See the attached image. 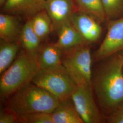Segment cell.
<instances>
[{"label": "cell", "instance_id": "obj_6", "mask_svg": "<svg viewBox=\"0 0 123 123\" xmlns=\"http://www.w3.org/2000/svg\"><path fill=\"white\" fill-rule=\"evenodd\" d=\"M92 85L78 86L71 99L84 123H100L103 115L93 96Z\"/></svg>", "mask_w": 123, "mask_h": 123}, {"label": "cell", "instance_id": "obj_10", "mask_svg": "<svg viewBox=\"0 0 123 123\" xmlns=\"http://www.w3.org/2000/svg\"><path fill=\"white\" fill-rule=\"evenodd\" d=\"M46 0H6L2 6L4 12L32 17L45 10Z\"/></svg>", "mask_w": 123, "mask_h": 123}, {"label": "cell", "instance_id": "obj_22", "mask_svg": "<svg viewBox=\"0 0 123 123\" xmlns=\"http://www.w3.org/2000/svg\"><path fill=\"white\" fill-rule=\"evenodd\" d=\"M106 118L108 123H123V103L113 114Z\"/></svg>", "mask_w": 123, "mask_h": 123}, {"label": "cell", "instance_id": "obj_9", "mask_svg": "<svg viewBox=\"0 0 123 123\" xmlns=\"http://www.w3.org/2000/svg\"><path fill=\"white\" fill-rule=\"evenodd\" d=\"M75 6L74 0H46L45 10L51 18L53 29L57 31L63 25L71 22Z\"/></svg>", "mask_w": 123, "mask_h": 123}, {"label": "cell", "instance_id": "obj_3", "mask_svg": "<svg viewBox=\"0 0 123 123\" xmlns=\"http://www.w3.org/2000/svg\"><path fill=\"white\" fill-rule=\"evenodd\" d=\"M39 70L37 58L23 50L12 63L1 74L0 79V96L6 98L31 82Z\"/></svg>", "mask_w": 123, "mask_h": 123}, {"label": "cell", "instance_id": "obj_13", "mask_svg": "<svg viewBox=\"0 0 123 123\" xmlns=\"http://www.w3.org/2000/svg\"><path fill=\"white\" fill-rule=\"evenodd\" d=\"M22 28L17 18L8 13L0 14V38L7 42L19 40Z\"/></svg>", "mask_w": 123, "mask_h": 123}, {"label": "cell", "instance_id": "obj_1", "mask_svg": "<svg viewBox=\"0 0 123 123\" xmlns=\"http://www.w3.org/2000/svg\"><path fill=\"white\" fill-rule=\"evenodd\" d=\"M92 85L101 113L106 118L123 103V52L101 60Z\"/></svg>", "mask_w": 123, "mask_h": 123}, {"label": "cell", "instance_id": "obj_19", "mask_svg": "<svg viewBox=\"0 0 123 123\" xmlns=\"http://www.w3.org/2000/svg\"><path fill=\"white\" fill-rule=\"evenodd\" d=\"M107 20L123 17V0H102Z\"/></svg>", "mask_w": 123, "mask_h": 123}, {"label": "cell", "instance_id": "obj_17", "mask_svg": "<svg viewBox=\"0 0 123 123\" xmlns=\"http://www.w3.org/2000/svg\"><path fill=\"white\" fill-rule=\"evenodd\" d=\"M20 48L18 42H7L0 41V74H1L15 60Z\"/></svg>", "mask_w": 123, "mask_h": 123}, {"label": "cell", "instance_id": "obj_23", "mask_svg": "<svg viewBox=\"0 0 123 123\" xmlns=\"http://www.w3.org/2000/svg\"><path fill=\"white\" fill-rule=\"evenodd\" d=\"M5 1H6V0H0V5L1 7L4 4Z\"/></svg>", "mask_w": 123, "mask_h": 123}, {"label": "cell", "instance_id": "obj_18", "mask_svg": "<svg viewBox=\"0 0 123 123\" xmlns=\"http://www.w3.org/2000/svg\"><path fill=\"white\" fill-rule=\"evenodd\" d=\"M30 20L34 31L41 40L47 38L53 28L52 21L47 12L44 10L36 14Z\"/></svg>", "mask_w": 123, "mask_h": 123}, {"label": "cell", "instance_id": "obj_7", "mask_svg": "<svg viewBox=\"0 0 123 123\" xmlns=\"http://www.w3.org/2000/svg\"><path fill=\"white\" fill-rule=\"evenodd\" d=\"M123 52V17L109 21L105 39L95 52L97 61H101Z\"/></svg>", "mask_w": 123, "mask_h": 123}, {"label": "cell", "instance_id": "obj_5", "mask_svg": "<svg viewBox=\"0 0 123 123\" xmlns=\"http://www.w3.org/2000/svg\"><path fill=\"white\" fill-rule=\"evenodd\" d=\"M62 57V65L78 86L92 85V57L86 45L66 51Z\"/></svg>", "mask_w": 123, "mask_h": 123}, {"label": "cell", "instance_id": "obj_24", "mask_svg": "<svg viewBox=\"0 0 123 123\" xmlns=\"http://www.w3.org/2000/svg\"><path fill=\"white\" fill-rule=\"evenodd\" d=\"M122 70H123V67H122Z\"/></svg>", "mask_w": 123, "mask_h": 123}, {"label": "cell", "instance_id": "obj_20", "mask_svg": "<svg viewBox=\"0 0 123 123\" xmlns=\"http://www.w3.org/2000/svg\"><path fill=\"white\" fill-rule=\"evenodd\" d=\"M19 123H54L51 113L37 112L19 116Z\"/></svg>", "mask_w": 123, "mask_h": 123}, {"label": "cell", "instance_id": "obj_14", "mask_svg": "<svg viewBox=\"0 0 123 123\" xmlns=\"http://www.w3.org/2000/svg\"><path fill=\"white\" fill-rule=\"evenodd\" d=\"M51 115L54 123H84L71 98L60 101Z\"/></svg>", "mask_w": 123, "mask_h": 123}, {"label": "cell", "instance_id": "obj_4", "mask_svg": "<svg viewBox=\"0 0 123 123\" xmlns=\"http://www.w3.org/2000/svg\"><path fill=\"white\" fill-rule=\"evenodd\" d=\"M31 82L44 88L60 101L70 99L78 87L62 64L39 70Z\"/></svg>", "mask_w": 123, "mask_h": 123}, {"label": "cell", "instance_id": "obj_12", "mask_svg": "<svg viewBox=\"0 0 123 123\" xmlns=\"http://www.w3.org/2000/svg\"><path fill=\"white\" fill-rule=\"evenodd\" d=\"M62 50L56 44L41 47L37 60L39 70H45L62 64Z\"/></svg>", "mask_w": 123, "mask_h": 123}, {"label": "cell", "instance_id": "obj_2", "mask_svg": "<svg viewBox=\"0 0 123 123\" xmlns=\"http://www.w3.org/2000/svg\"><path fill=\"white\" fill-rule=\"evenodd\" d=\"M60 102L48 91L31 82L11 95L8 108L18 116L37 112L52 113Z\"/></svg>", "mask_w": 123, "mask_h": 123}, {"label": "cell", "instance_id": "obj_15", "mask_svg": "<svg viewBox=\"0 0 123 123\" xmlns=\"http://www.w3.org/2000/svg\"><path fill=\"white\" fill-rule=\"evenodd\" d=\"M19 41L24 50L31 56L37 57L38 53L42 47V40L34 31L30 19L22 26Z\"/></svg>", "mask_w": 123, "mask_h": 123}, {"label": "cell", "instance_id": "obj_21", "mask_svg": "<svg viewBox=\"0 0 123 123\" xmlns=\"http://www.w3.org/2000/svg\"><path fill=\"white\" fill-rule=\"evenodd\" d=\"M19 123V116L9 109L1 110L0 113V123Z\"/></svg>", "mask_w": 123, "mask_h": 123}, {"label": "cell", "instance_id": "obj_16", "mask_svg": "<svg viewBox=\"0 0 123 123\" xmlns=\"http://www.w3.org/2000/svg\"><path fill=\"white\" fill-rule=\"evenodd\" d=\"M77 10L88 14L100 22L107 20L102 0H74Z\"/></svg>", "mask_w": 123, "mask_h": 123}, {"label": "cell", "instance_id": "obj_8", "mask_svg": "<svg viewBox=\"0 0 123 123\" xmlns=\"http://www.w3.org/2000/svg\"><path fill=\"white\" fill-rule=\"evenodd\" d=\"M71 22L86 44L94 43L100 38L102 33L100 22L92 16L76 10Z\"/></svg>", "mask_w": 123, "mask_h": 123}, {"label": "cell", "instance_id": "obj_11", "mask_svg": "<svg viewBox=\"0 0 123 123\" xmlns=\"http://www.w3.org/2000/svg\"><path fill=\"white\" fill-rule=\"evenodd\" d=\"M58 40L55 43L62 51H68L86 45L71 22L62 26L58 30Z\"/></svg>", "mask_w": 123, "mask_h": 123}]
</instances>
